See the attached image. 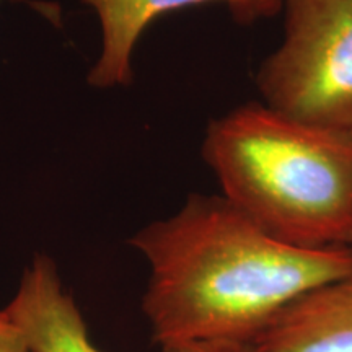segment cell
<instances>
[{
    "mask_svg": "<svg viewBox=\"0 0 352 352\" xmlns=\"http://www.w3.org/2000/svg\"><path fill=\"white\" fill-rule=\"evenodd\" d=\"M129 243L151 266L142 310L160 347L254 342L289 303L352 276V250L283 243L223 196L191 195Z\"/></svg>",
    "mask_w": 352,
    "mask_h": 352,
    "instance_id": "obj_1",
    "label": "cell"
},
{
    "mask_svg": "<svg viewBox=\"0 0 352 352\" xmlns=\"http://www.w3.org/2000/svg\"><path fill=\"white\" fill-rule=\"evenodd\" d=\"M202 157L223 197L272 239L352 250V131L246 103L210 122Z\"/></svg>",
    "mask_w": 352,
    "mask_h": 352,
    "instance_id": "obj_2",
    "label": "cell"
},
{
    "mask_svg": "<svg viewBox=\"0 0 352 352\" xmlns=\"http://www.w3.org/2000/svg\"><path fill=\"white\" fill-rule=\"evenodd\" d=\"M283 10L284 39L256 76L264 104L352 131V0H283Z\"/></svg>",
    "mask_w": 352,
    "mask_h": 352,
    "instance_id": "obj_3",
    "label": "cell"
},
{
    "mask_svg": "<svg viewBox=\"0 0 352 352\" xmlns=\"http://www.w3.org/2000/svg\"><path fill=\"white\" fill-rule=\"evenodd\" d=\"M94 8L101 26V52L88 83L96 88L127 85L132 77V52L144 30L157 16L202 3H226L233 19L253 23L283 10V0H82Z\"/></svg>",
    "mask_w": 352,
    "mask_h": 352,
    "instance_id": "obj_4",
    "label": "cell"
},
{
    "mask_svg": "<svg viewBox=\"0 0 352 352\" xmlns=\"http://www.w3.org/2000/svg\"><path fill=\"white\" fill-rule=\"evenodd\" d=\"M32 352H103L91 342L87 323L63 289L54 261L36 254L13 300L3 308Z\"/></svg>",
    "mask_w": 352,
    "mask_h": 352,
    "instance_id": "obj_5",
    "label": "cell"
},
{
    "mask_svg": "<svg viewBox=\"0 0 352 352\" xmlns=\"http://www.w3.org/2000/svg\"><path fill=\"white\" fill-rule=\"evenodd\" d=\"M254 344L264 352H352V276L289 303Z\"/></svg>",
    "mask_w": 352,
    "mask_h": 352,
    "instance_id": "obj_6",
    "label": "cell"
},
{
    "mask_svg": "<svg viewBox=\"0 0 352 352\" xmlns=\"http://www.w3.org/2000/svg\"><path fill=\"white\" fill-rule=\"evenodd\" d=\"M162 352H264L254 342L243 341H191L160 347Z\"/></svg>",
    "mask_w": 352,
    "mask_h": 352,
    "instance_id": "obj_7",
    "label": "cell"
},
{
    "mask_svg": "<svg viewBox=\"0 0 352 352\" xmlns=\"http://www.w3.org/2000/svg\"><path fill=\"white\" fill-rule=\"evenodd\" d=\"M0 352H32L23 334L3 310H0Z\"/></svg>",
    "mask_w": 352,
    "mask_h": 352,
    "instance_id": "obj_8",
    "label": "cell"
}]
</instances>
